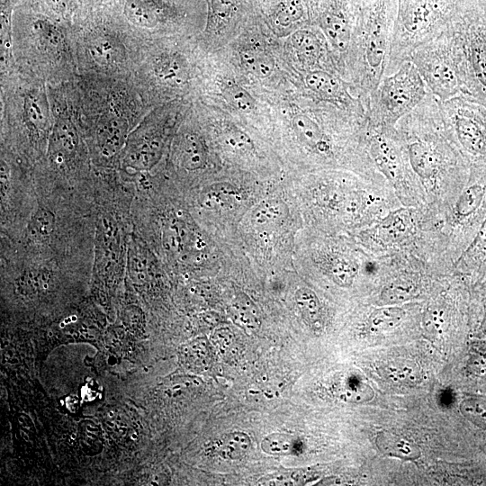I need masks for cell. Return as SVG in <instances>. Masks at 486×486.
Instances as JSON below:
<instances>
[{
  "label": "cell",
  "mask_w": 486,
  "mask_h": 486,
  "mask_svg": "<svg viewBox=\"0 0 486 486\" xmlns=\"http://www.w3.org/2000/svg\"><path fill=\"white\" fill-rule=\"evenodd\" d=\"M392 11V0H370L354 32L356 84L366 112L386 75L395 24Z\"/></svg>",
  "instance_id": "cell-1"
},
{
  "label": "cell",
  "mask_w": 486,
  "mask_h": 486,
  "mask_svg": "<svg viewBox=\"0 0 486 486\" xmlns=\"http://www.w3.org/2000/svg\"><path fill=\"white\" fill-rule=\"evenodd\" d=\"M428 93L417 68L407 59L395 72L382 79L367 109V122L373 126L395 127Z\"/></svg>",
  "instance_id": "cell-2"
},
{
  "label": "cell",
  "mask_w": 486,
  "mask_h": 486,
  "mask_svg": "<svg viewBox=\"0 0 486 486\" xmlns=\"http://www.w3.org/2000/svg\"><path fill=\"white\" fill-rule=\"evenodd\" d=\"M417 68L428 92L443 102L464 94L459 60L449 25L416 48L409 58Z\"/></svg>",
  "instance_id": "cell-3"
},
{
  "label": "cell",
  "mask_w": 486,
  "mask_h": 486,
  "mask_svg": "<svg viewBox=\"0 0 486 486\" xmlns=\"http://www.w3.org/2000/svg\"><path fill=\"white\" fill-rule=\"evenodd\" d=\"M439 106L449 140L472 160L486 163V104L459 94Z\"/></svg>",
  "instance_id": "cell-4"
},
{
  "label": "cell",
  "mask_w": 486,
  "mask_h": 486,
  "mask_svg": "<svg viewBox=\"0 0 486 486\" xmlns=\"http://www.w3.org/2000/svg\"><path fill=\"white\" fill-rule=\"evenodd\" d=\"M459 60L464 94L486 104V22L449 24Z\"/></svg>",
  "instance_id": "cell-5"
},
{
  "label": "cell",
  "mask_w": 486,
  "mask_h": 486,
  "mask_svg": "<svg viewBox=\"0 0 486 486\" xmlns=\"http://www.w3.org/2000/svg\"><path fill=\"white\" fill-rule=\"evenodd\" d=\"M319 22L335 51L347 55L353 47L355 31L346 15L339 9H327L320 14Z\"/></svg>",
  "instance_id": "cell-6"
},
{
  "label": "cell",
  "mask_w": 486,
  "mask_h": 486,
  "mask_svg": "<svg viewBox=\"0 0 486 486\" xmlns=\"http://www.w3.org/2000/svg\"><path fill=\"white\" fill-rule=\"evenodd\" d=\"M292 125L296 136L304 145L321 156H329L332 153V142L315 119L300 113L293 117Z\"/></svg>",
  "instance_id": "cell-7"
},
{
  "label": "cell",
  "mask_w": 486,
  "mask_h": 486,
  "mask_svg": "<svg viewBox=\"0 0 486 486\" xmlns=\"http://www.w3.org/2000/svg\"><path fill=\"white\" fill-rule=\"evenodd\" d=\"M291 41L301 63L312 69H317L326 54L323 40L318 34L308 30L295 32Z\"/></svg>",
  "instance_id": "cell-8"
},
{
  "label": "cell",
  "mask_w": 486,
  "mask_h": 486,
  "mask_svg": "<svg viewBox=\"0 0 486 486\" xmlns=\"http://www.w3.org/2000/svg\"><path fill=\"white\" fill-rule=\"evenodd\" d=\"M412 216L410 210L401 208L389 213L376 227V236L386 243L401 241L412 229Z\"/></svg>",
  "instance_id": "cell-9"
},
{
  "label": "cell",
  "mask_w": 486,
  "mask_h": 486,
  "mask_svg": "<svg viewBox=\"0 0 486 486\" xmlns=\"http://www.w3.org/2000/svg\"><path fill=\"white\" fill-rule=\"evenodd\" d=\"M377 448L383 454L403 461H415L421 456L420 449L402 436L381 432L375 439Z\"/></svg>",
  "instance_id": "cell-10"
},
{
  "label": "cell",
  "mask_w": 486,
  "mask_h": 486,
  "mask_svg": "<svg viewBox=\"0 0 486 486\" xmlns=\"http://www.w3.org/2000/svg\"><path fill=\"white\" fill-rule=\"evenodd\" d=\"M406 317L405 310L396 305H385L374 310L368 317L366 329L380 334L398 328Z\"/></svg>",
  "instance_id": "cell-11"
},
{
  "label": "cell",
  "mask_w": 486,
  "mask_h": 486,
  "mask_svg": "<svg viewBox=\"0 0 486 486\" xmlns=\"http://www.w3.org/2000/svg\"><path fill=\"white\" fill-rule=\"evenodd\" d=\"M382 374L389 381L405 386H415L422 381L418 365L410 360H395L381 367Z\"/></svg>",
  "instance_id": "cell-12"
},
{
  "label": "cell",
  "mask_w": 486,
  "mask_h": 486,
  "mask_svg": "<svg viewBox=\"0 0 486 486\" xmlns=\"http://www.w3.org/2000/svg\"><path fill=\"white\" fill-rule=\"evenodd\" d=\"M239 57L244 68L256 76L264 78L273 73L274 60L271 54L261 47H246L240 51Z\"/></svg>",
  "instance_id": "cell-13"
},
{
  "label": "cell",
  "mask_w": 486,
  "mask_h": 486,
  "mask_svg": "<svg viewBox=\"0 0 486 486\" xmlns=\"http://www.w3.org/2000/svg\"><path fill=\"white\" fill-rule=\"evenodd\" d=\"M486 195V186L474 183L466 187L460 194L454 207V214L459 220L472 216L482 206Z\"/></svg>",
  "instance_id": "cell-14"
},
{
  "label": "cell",
  "mask_w": 486,
  "mask_h": 486,
  "mask_svg": "<svg viewBox=\"0 0 486 486\" xmlns=\"http://www.w3.org/2000/svg\"><path fill=\"white\" fill-rule=\"evenodd\" d=\"M251 447L249 436L243 432H231L221 436L214 446L221 457L230 460L243 458Z\"/></svg>",
  "instance_id": "cell-15"
},
{
  "label": "cell",
  "mask_w": 486,
  "mask_h": 486,
  "mask_svg": "<svg viewBox=\"0 0 486 486\" xmlns=\"http://www.w3.org/2000/svg\"><path fill=\"white\" fill-rule=\"evenodd\" d=\"M295 303L302 318L313 328L321 326V304L316 293L309 288H300L295 292Z\"/></svg>",
  "instance_id": "cell-16"
},
{
  "label": "cell",
  "mask_w": 486,
  "mask_h": 486,
  "mask_svg": "<svg viewBox=\"0 0 486 486\" xmlns=\"http://www.w3.org/2000/svg\"><path fill=\"white\" fill-rule=\"evenodd\" d=\"M125 10L129 19L141 26H153L163 17L161 8L142 0H131Z\"/></svg>",
  "instance_id": "cell-17"
},
{
  "label": "cell",
  "mask_w": 486,
  "mask_h": 486,
  "mask_svg": "<svg viewBox=\"0 0 486 486\" xmlns=\"http://www.w3.org/2000/svg\"><path fill=\"white\" fill-rule=\"evenodd\" d=\"M155 72L162 81L171 85L183 84L186 76L184 63L175 56L159 58L155 65Z\"/></svg>",
  "instance_id": "cell-18"
},
{
  "label": "cell",
  "mask_w": 486,
  "mask_h": 486,
  "mask_svg": "<svg viewBox=\"0 0 486 486\" xmlns=\"http://www.w3.org/2000/svg\"><path fill=\"white\" fill-rule=\"evenodd\" d=\"M417 294L416 285L405 279H397L386 285L380 295L384 305H397L410 301Z\"/></svg>",
  "instance_id": "cell-19"
},
{
  "label": "cell",
  "mask_w": 486,
  "mask_h": 486,
  "mask_svg": "<svg viewBox=\"0 0 486 486\" xmlns=\"http://www.w3.org/2000/svg\"><path fill=\"white\" fill-rule=\"evenodd\" d=\"M338 396L344 401L364 403L373 400L374 392L363 381L349 378L338 386Z\"/></svg>",
  "instance_id": "cell-20"
},
{
  "label": "cell",
  "mask_w": 486,
  "mask_h": 486,
  "mask_svg": "<svg viewBox=\"0 0 486 486\" xmlns=\"http://www.w3.org/2000/svg\"><path fill=\"white\" fill-rule=\"evenodd\" d=\"M183 166L190 170L198 169L205 164V151L200 140L194 135H187L181 145Z\"/></svg>",
  "instance_id": "cell-21"
},
{
  "label": "cell",
  "mask_w": 486,
  "mask_h": 486,
  "mask_svg": "<svg viewBox=\"0 0 486 486\" xmlns=\"http://www.w3.org/2000/svg\"><path fill=\"white\" fill-rule=\"evenodd\" d=\"M125 129L118 122L104 124L98 132V141L103 153L111 156L116 153L123 143Z\"/></svg>",
  "instance_id": "cell-22"
},
{
  "label": "cell",
  "mask_w": 486,
  "mask_h": 486,
  "mask_svg": "<svg viewBox=\"0 0 486 486\" xmlns=\"http://www.w3.org/2000/svg\"><path fill=\"white\" fill-rule=\"evenodd\" d=\"M261 447L269 454H292L300 448V442L292 436L274 433L262 440Z\"/></svg>",
  "instance_id": "cell-23"
},
{
  "label": "cell",
  "mask_w": 486,
  "mask_h": 486,
  "mask_svg": "<svg viewBox=\"0 0 486 486\" xmlns=\"http://www.w3.org/2000/svg\"><path fill=\"white\" fill-rule=\"evenodd\" d=\"M287 206L281 201L272 199L260 203L252 212V220L257 225L274 222L285 216Z\"/></svg>",
  "instance_id": "cell-24"
},
{
  "label": "cell",
  "mask_w": 486,
  "mask_h": 486,
  "mask_svg": "<svg viewBox=\"0 0 486 486\" xmlns=\"http://www.w3.org/2000/svg\"><path fill=\"white\" fill-rule=\"evenodd\" d=\"M331 279L340 286L352 284L356 274L357 266L346 257H335L328 268Z\"/></svg>",
  "instance_id": "cell-25"
},
{
  "label": "cell",
  "mask_w": 486,
  "mask_h": 486,
  "mask_svg": "<svg viewBox=\"0 0 486 486\" xmlns=\"http://www.w3.org/2000/svg\"><path fill=\"white\" fill-rule=\"evenodd\" d=\"M222 94L227 101L240 112H249L255 107V101L251 95L232 81L228 80L223 83Z\"/></svg>",
  "instance_id": "cell-26"
},
{
  "label": "cell",
  "mask_w": 486,
  "mask_h": 486,
  "mask_svg": "<svg viewBox=\"0 0 486 486\" xmlns=\"http://www.w3.org/2000/svg\"><path fill=\"white\" fill-rule=\"evenodd\" d=\"M460 412L477 428L486 430V399L471 397L460 404Z\"/></svg>",
  "instance_id": "cell-27"
},
{
  "label": "cell",
  "mask_w": 486,
  "mask_h": 486,
  "mask_svg": "<svg viewBox=\"0 0 486 486\" xmlns=\"http://www.w3.org/2000/svg\"><path fill=\"white\" fill-rule=\"evenodd\" d=\"M304 13L301 0H284L274 14V21L279 26H289L300 20Z\"/></svg>",
  "instance_id": "cell-28"
},
{
  "label": "cell",
  "mask_w": 486,
  "mask_h": 486,
  "mask_svg": "<svg viewBox=\"0 0 486 486\" xmlns=\"http://www.w3.org/2000/svg\"><path fill=\"white\" fill-rule=\"evenodd\" d=\"M467 368L474 375H482L486 373V338L472 343Z\"/></svg>",
  "instance_id": "cell-29"
},
{
  "label": "cell",
  "mask_w": 486,
  "mask_h": 486,
  "mask_svg": "<svg viewBox=\"0 0 486 486\" xmlns=\"http://www.w3.org/2000/svg\"><path fill=\"white\" fill-rule=\"evenodd\" d=\"M238 0H211L209 25L219 29L230 18Z\"/></svg>",
  "instance_id": "cell-30"
},
{
  "label": "cell",
  "mask_w": 486,
  "mask_h": 486,
  "mask_svg": "<svg viewBox=\"0 0 486 486\" xmlns=\"http://www.w3.org/2000/svg\"><path fill=\"white\" fill-rule=\"evenodd\" d=\"M222 141L230 148L245 152L253 148L251 140L235 127H228L222 132Z\"/></svg>",
  "instance_id": "cell-31"
},
{
  "label": "cell",
  "mask_w": 486,
  "mask_h": 486,
  "mask_svg": "<svg viewBox=\"0 0 486 486\" xmlns=\"http://www.w3.org/2000/svg\"><path fill=\"white\" fill-rule=\"evenodd\" d=\"M25 112L34 127L40 129L45 126L47 115L39 95L31 94L26 97Z\"/></svg>",
  "instance_id": "cell-32"
},
{
  "label": "cell",
  "mask_w": 486,
  "mask_h": 486,
  "mask_svg": "<svg viewBox=\"0 0 486 486\" xmlns=\"http://www.w3.org/2000/svg\"><path fill=\"white\" fill-rule=\"evenodd\" d=\"M54 219L48 211H39L32 220L31 234L38 238H46L53 229Z\"/></svg>",
  "instance_id": "cell-33"
},
{
  "label": "cell",
  "mask_w": 486,
  "mask_h": 486,
  "mask_svg": "<svg viewBox=\"0 0 486 486\" xmlns=\"http://www.w3.org/2000/svg\"><path fill=\"white\" fill-rule=\"evenodd\" d=\"M76 145V137L73 130L68 125H59L53 134V146L58 153L68 154Z\"/></svg>",
  "instance_id": "cell-34"
},
{
  "label": "cell",
  "mask_w": 486,
  "mask_h": 486,
  "mask_svg": "<svg viewBox=\"0 0 486 486\" xmlns=\"http://www.w3.org/2000/svg\"><path fill=\"white\" fill-rule=\"evenodd\" d=\"M486 254V216L484 217L480 228L478 229L471 244L464 252L463 258H472L482 256Z\"/></svg>",
  "instance_id": "cell-35"
},
{
  "label": "cell",
  "mask_w": 486,
  "mask_h": 486,
  "mask_svg": "<svg viewBox=\"0 0 486 486\" xmlns=\"http://www.w3.org/2000/svg\"><path fill=\"white\" fill-rule=\"evenodd\" d=\"M445 324V318L438 309H429L423 318V326L430 334L441 332Z\"/></svg>",
  "instance_id": "cell-36"
},
{
  "label": "cell",
  "mask_w": 486,
  "mask_h": 486,
  "mask_svg": "<svg viewBox=\"0 0 486 486\" xmlns=\"http://www.w3.org/2000/svg\"><path fill=\"white\" fill-rule=\"evenodd\" d=\"M92 52L96 58L109 61L116 55V47L108 40L101 39L92 45Z\"/></svg>",
  "instance_id": "cell-37"
},
{
  "label": "cell",
  "mask_w": 486,
  "mask_h": 486,
  "mask_svg": "<svg viewBox=\"0 0 486 486\" xmlns=\"http://www.w3.org/2000/svg\"><path fill=\"white\" fill-rule=\"evenodd\" d=\"M201 344L202 343L200 342L193 343L192 345H190L191 346L189 351L191 353L185 354L186 358L191 359L189 360L190 362L192 361L194 364L199 366H201V364H205V359H207L208 357L207 346L204 345L205 343H202V345Z\"/></svg>",
  "instance_id": "cell-38"
},
{
  "label": "cell",
  "mask_w": 486,
  "mask_h": 486,
  "mask_svg": "<svg viewBox=\"0 0 486 486\" xmlns=\"http://www.w3.org/2000/svg\"><path fill=\"white\" fill-rule=\"evenodd\" d=\"M476 337L479 338H486V311L477 329Z\"/></svg>",
  "instance_id": "cell-39"
},
{
  "label": "cell",
  "mask_w": 486,
  "mask_h": 486,
  "mask_svg": "<svg viewBox=\"0 0 486 486\" xmlns=\"http://www.w3.org/2000/svg\"><path fill=\"white\" fill-rule=\"evenodd\" d=\"M50 4L58 5L62 2V0H47Z\"/></svg>",
  "instance_id": "cell-40"
}]
</instances>
